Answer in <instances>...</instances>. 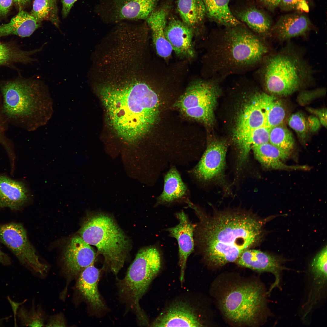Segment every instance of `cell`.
I'll return each instance as SVG.
<instances>
[{
    "instance_id": "cb8c5ba5",
    "label": "cell",
    "mask_w": 327,
    "mask_h": 327,
    "mask_svg": "<svg viewBox=\"0 0 327 327\" xmlns=\"http://www.w3.org/2000/svg\"><path fill=\"white\" fill-rule=\"evenodd\" d=\"M254 155L256 159L264 167L274 170H306L305 166H290L285 164L283 161L287 159L289 154L283 152L269 142L253 146Z\"/></svg>"
},
{
    "instance_id": "8992f818",
    "label": "cell",
    "mask_w": 327,
    "mask_h": 327,
    "mask_svg": "<svg viewBox=\"0 0 327 327\" xmlns=\"http://www.w3.org/2000/svg\"><path fill=\"white\" fill-rule=\"evenodd\" d=\"M213 45V70L235 71L249 68L263 61L269 54L265 39L241 24L226 27Z\"/></svg>"
},
{
    "instance_id": "4fadbf2b",
    "label": "cell",
    "mask_w": 327,
    "mask_h": 327,
    "mask_svg": "<svg viewBox=\"0 0 327 327\" xmlns=\"http://www.w3.org/2000/svg\"><path fill=\"white\" fill-rule=\"evenodd\" d=\"M254 97L238 117L233 133L236 144L252 131L266 124L267 113L274 96L262 93Z\"/></svg>"
},
{
    "instance_id": "d6a6232c",
    "label": "cell",
    "mask_w": 327,
    "mask_h": 327,
    "mask_svg": "<svg viewBox=\"0 0 327 327\" xmlns=\"http://www.w3.org/2000/svg\"><path fill=\"white\" fill-rule=\"evenodd\" d=\"M269 142L281 150L290 154L294 146V140L289 130L282 124L271 128Z\"/></svg>"
},
{
    "instance_id": "ba28073f",
    "label": "cell",
    "mask_w": 327,
    "mask_h": 327,
    "mask_svg": "<svg viewBox=\"0 0 327 327\" xmlns=\"http://www.w3.org/2000/svg\"><path fill=\"white\" fill-rule=\"evenodd\" d=\"M162 263V253L157 246L143 248L119 283L121 295L134 311L140 324L147 323L149 319L140 306V301L159 273Z\"/></svg>"
},
{
    "instance_id": "ffe728a7",
    "label": "cell",
    "mask_w": 327,
    "mask_h": 327,
    "mask_svg": "<svg viewBox=\"0 0 327 327\" xmlns=\"http://www.w3.org/2000/svg\"><path fill=\"white\" fill-rule=\"evenodd\" d=\"M165 35L175 52L182 56L194 55L192 44V28L177 18H171L167 24Z\"/></svg>"
},
{
    "instance_id": "ac0fdd59",
    "label": "cell",
    "mask_w": 327,
    "mask_h": 327,
    "mask_svg": "<svg viewBox=\"0 0 327 327\" xmlns=\"http://www.w3.org/2000/svg\"><path fill=\"white\" fill-rule=\"evenodd\" d=\"M312 27L309 18L302 13L286 14L273 25L271 37L281 43L288 42L295 38L306 37Z\"/></svg>"
},
{
    "instance_id": "603a6c76",
    "label": "cell",
    "mask_w": 327,
    "mask_h": 327,
    "mask_svg": "<svg viewBox=\"0 0 327 327\" xmlns=\"http://www.w3.org/2000/svg\"><path fill=\"white\" fill-rule=\"evenodd\" d=\"M92 264L83 270L79 275L76 286L80 293L94 310L104 309L105 305L98 289L100 271Z\"/></svg>"
},
{
    "instance_id": "d6986e66",
    "label": "cell",
    "mask_w": 327,
    "mask_h": 327,
    "mask_svg": "<svg viewBox=\"0 0 327 327\" xmlns=\"http://www.w3.org/2000/svg\"><path fill=\"white\" fill-rule=\"evenodd\" d=\"M160 0H113L108 9L110 19H146Z\"/></svg>"
},
{
    "instance_id": "7402d4cb",
    "label": "cell",
    "mask_w": 327,
    "mask_h": 327,
    "mask_svg": "<svg viewBox=\"0 0 327 327\" xmlns=\"http://www.w3.org/2000/svg\"><path fill=\"white\" fill-rule=\"evenodd\" d=\"M170 7L169 5L167 4L155 8L146 19L152 31L153 41L157 52L163 58L169 57L173 50L165 35V29Z\"/></svg>"
},
{
    "instance_id": "2e32d148",
    "label": "cell",
    "mask_w": 327,
    "mask_h": 327,
    "mask_svg": "<svg viewBox=\"0 0 327 327\" xmlns=\"http://www.w3.org/2000/svg\"><path fill=\"white\" fill-rule=\"evenodd\" d=\"M96 254L93 249L79 236L72 238L63 256L65 272L70 279L77 277L84 269L94 263Z\"/></svg>"
},
{
    "instance_id": "f6af8a7d",
    "label": "cell",
    "mask_w": 327,
    "mask_h": 327,
    "mask_svg": "<svg viewBox=\"0 0 327 327\" xmlns=\"http://www.w3.org/2000/svg\"><path fill=\"white\" fill-rule=\"evenodd\" d=\"M10 262L9 257L0 249V263L5 265H8Z\"/></svg>"
},
{
    "instance_id": "8fae6325",
    "label": "cell",
    "mask_w": 327,
    "mask_h": 327,
    "mask_svg": "<svg viewBox=\"0 0 327 327\" xmlns=\"http://www.w3.org/2000/svg\"><path fill=\"white\" fill-rule=\"evenodd\" d=\"M0 241L11 250L22 264L41 274L46 271L47 266L40 261L21 224L11 223L0 224Z\"/></svg>"
},
{
    "instance_id": "6da1fadb",
    "label": "cell",
    "mask_w": 327,
    "mask_h": 327,
    "mask_svg": "<svg viewBox=\"0 0 327 327\" xmlns=\"http://www.w3.org/2000/svg\"><path fill=\"white\" fill-rule=\"evenodd\" d=\"M198 219L194 231V249L213 271L235 263L241 254L259 242L262 221L249 211L226 210L208 213L190 201Z\"/></svg>"
},
{
    "instance_id": "f1b7e54d",
    "label": "cell",
    "mask_w": 327,
    "mask_h": 327,
    "mask_svg": "<svg viewBox=\"0 0 327 327\" xmlns=\"http://www.w3.org/2000/svg\"><path fill=\"white\" fill-rule=\"evenodd\" d=\"M186 190L178 171L172 168L165 177L163 191L158 198L157 204L170 203L181 198L185 195Z\"/></svg>"
},
{
    "instance_id": "60d3db41",
    "label": "cell",
    "mask_w": 327,
    "mask_h": 327,
    "mask_svg": "<svg viewBox=\"0 0 327 327\" xmlns=\"http://www.w3.org/2000/svg\"><path fill=\"white\" fill-rule=\"evenodd\" d=\"M65 325L63 317L61 315H58L51 318L46 326H65Z\"/></svg>"
},
{
    "instance_id": "b9f144b4",
    "label": "cell",
    "mask_w": 327,
    "mask_h": 327,
    "mask_svg": "<svg viewBox=\"0 0 327 327\" xmlns=\"http://www.w3.org/2000/svg\"><path fill=\"white\" fill-rule=\"evenodd\" d=\"M12 0H0V16L6 15L9 11Z\"/></svg>"
},
{
    "instance_id": "4316f807",
    "label": "cell",
    "mask_w": 327,
    "mask_h": 327,
    "mask_svg": "<svg viewBox=\"0 0 327 327\" xmlns=\"http://www.w3.org/2000/svg\"><path fill=\"white\" fill-rule=\"evenodd\" d=\"M206 15L212 21L226 27L236 26L241 23L231 11L230 0H203Z\"/></svg>"
},
{
    "instance_id": "1f68e13d",
    "label": "cell",
    "mask_w": 327,
    "mask_h": 327,
    "mask_svg": "<svg viewBox=\"0 0 327 327\" xmlns=\"http://www.w3.org/2000/svg\"><path fill=\"white\" fill-rule=\"evenodd\" d=\"M55 0H35L31 15L39 23L49 20L58 25Z\"/></svg>"
},
{
    "instance_id": "7bdbcfd3",
    "label": "cell",
    "mask_w": 327,
    "mask_h": 327,
    "mask_svg": "<svg viewBox=\"0 0 327 327\" xmlns=\"http://www.w3.org/2000/svg\"><path fill=\"white\" fill-rule=\"evenodd\" d=\"M269 10L273 11L279 6L281 0H259Z\"/></svg>"
},
{
    "instance_id": "836d02e7",
    "label": "cell",
    "mask_w": 327,
    "mask_h": 327,
    "mask_svg": "<svg viewBox=\"0 0 327 327\" xmlns=\"http://www.w3.org/2000/svg\"><path fill=\"white\" fill-rule=\"evenodd\" d=\"M286 114L282 103L274 97L267 113L266 124L270 128L282 124Z\"/></svg>"
},
{
    "instance_id": "52a82bcc",
    "label": "cell",
    "mask_w": 327,
    "mask_h": 327,
    "mask_svg": "<svg viewBox=\"0 0 327 327\" xmlns=\"http://www.w3.org/2000/svg\"><path fill=\"white\" fill-rule=\"evenodd\" d=\"M79 233L84 241L95 246L104 257L105 268L117 274L126 260L130 243L114 219L104 214L93 215L83 224Z\"/></svg>"
},
{
    "instance_id": "7a4b0ae2",
    "label": "cell",
    "mask_w": 327,
    "mask_h": 327,
    "mask_svg": "<svg viewBox=\"0 0 327 327\" xmlns=\"http://www.w3.org/2000/svg\"><path fill=\"white\" fill-rule=\"evenodd\" d=\"M264 284L255 276L226 271L213 280L209 293L224 321L235 327H258L271 315Z\"/></svg>"
},
{
    "instance_id": "9c48e42d",
    "label": "cell",
    "mask_w": 327,
    "mask_h": 327,
    "mask_svg": "<svg viewBox=\"0 0 327 327\" xmlns=\"http://www.w3.org/2000/svg\"><path fill=\"white\" fill-rule=\"evenodd\" d=\"M206 298L186 296L176 298L165 306L150 326H218L211 299Z\"/></svg>"
},
{
    "instance_id": "3957f363",
    "label": "cell",
    "mask_w": 327,
    "mask_h": 327,
    "mask_svg": "<svg viewBox=\"0 0 327 327\" xmlns=\"http://www.w3.org/2000/svg\"><path fill=\"white\" fill-rule=\"evenodd\" d=\"M133 80L99 89L111 125L118 136L128 141L145 135L157 121L159 114L157 94L145 83Z\"/></svg>"
},
{
    "instance_id": "5b68a950",
    "label": "cell",
    "mask_w": 327,
    "mask_h": 327,
    "mask_svg": "<svg viewBox=\"0 0 327 327\" xmlns=\"http://www.w3.org/2000/svg\"><path fill=\"white\" fill-rule=\"evenodd\" d=\"M264 59L261 78L271 95H290L313 80L312 68L303 54L291 43Z\"/></svg>"
},
{
    "instance_id": "277c9868",
    "label": "cell",
    "mask_w": 327,
    "mask_h": 327,
    "mask_svg": "<svg viewBox=\"0 0 327 327\" xmlns=\"http://www.w3.org/2000/svg\"><path fill=\"white\" fill-rule=\"evenodd\" d=\"M2 111L9 124L28 131L45 125L53 114V101L40 80L18 78L0 82Z\"/></svg>"
},
{
    "instance_id": "f35d334b",
    "label": "cell",
    "mask_w": 327,
    "mask_h": 327,
    "mask_svg": "<svg viewBox=\"0 0 327 327\" xmlns=\"http://www.w3.org/2000/svg\"><path fill=\"white\" fill-rule=\"evenodd\" d=\"M309 111L315 114L323 126L326 127L327 126V111L326 109H315L309 108Z\"/></svg>"
},
{
    "instance_id": "8d00e7d4",
    "label": "cell",
    "mask_w": 327,
    "mask_h": 327,
    "mask_svg": "<svg viewBox=\"0 0 327 327\" xmlns=\"http://www.w3.org/2000/svg\"><path fill=\"white\" fill-rule=\"evenodd\" d=\"M288 123L302 142L305 141L308 128L307 121L303 115L300 112L292 114L289 118Z\"/></svg>"
},
{
    "instance_id": "d590c367",
    "label": "cell",
    "mask_w": 327,
    "mask_h": 327,
    "mask_svg": "<svg viewBox=\"0 0 327 327\" xmlns=\"http://www.w3.org/2000/svg\"><path fill=\"white\" fill-rule=\"evenodd\" d=\"M8 125L3 112L2 98L0 92V144L4 148L8 156H12L15 153L13 145L12 140L5 134Z\"/></svg>"
},
{
    "instance_id": "d4e9b609",
    "label": "cell",
    "mask_w": 327,
    "mask_h": 327,
    "mask_svg": "<svg viewBox=\"0 0 327 327\" xmlns=\"http://www.w3.org/2000/svg\"><path fill=\"white\" fill-rule=\"evenodd\" d=\"M236 14V18L244 22L257 35L264 39L272 37V21L264 11L252 6L237 12Z\"/></svg>"
},
{
    "instance_id": "ab89813d",
    "label": "cell",
    "mask_w": 327,
    "mask_h": 327,
    "mask_svg": "<svg viewBox=\"0 0 327 327\" xmlns=\"http://www.w3.org/2000/svg\"><path fill=\"white\" fill-rule=\"evenodd\" d=\"M307 123L308 130L313 132L319 130L321 124L319 119L316 117L312 115L308 117Z\"/></svg>"
},
{
    "instance_id": "484cf974",
    "label": "cell",
    "mask_w": 327,
    "mask_h": 327,
    "mask_svg": "<svg viewBox=\"0 0 327 327\" xmlns=\"http://www.w3.org/2000/svg\"><path fill=\"white\" fill-rule=\"evenodd\" d=\"M39 26L40 23L31 14L20 8L18 13L9 22L0 25V37L11 35L29 37Z\"/></svg>"
},
{
    "instance_id": "4dcf8cb0",
    "label": "cell",
    "mask_w": 327,
    "mask_h": 327,
    "mask_svg": "<svg viewBox=\"0 0 327 327\" xmlns=\"http://www.w3.org/2000/svg\"><path fill=\"white\" fill-rule=\"evenodd\" d=\"M270 129L265 124L252 131L236 144L239 150V165L246 160L250 150L253 146L269 142Z\"/></svg>"
},
{
    "instance_id": "e0dca14e",
    "label": "cell",
    "mask_w": 327,
    "mask_h": 327,
    "mask_svg": "<svg viewBox=\"0 0 327 327\" xmlns=\"http://www.w3.org/2000/svg\"><path fill=\"white\" fill-rule=\"evenodd\" d=\"M226 150V145L223 141H216L210 144L194 169L196 176L200 179L209 180L219 176L224 168Z\"/></svg>"
},
{
    "instance_id": "30bf717a",
    "label": "cell",
    "mask_w": 327,
    "mask_h": 327,
    "mask_svg": "<svg viewBox=\"0 0 327 327\" xmlns=\"http://www.w3.org/2000/svg\"><path fill=\"white\" fill-rule=\"evenodd\" d=\"M217 92L216 87L211 82H193L180 97L175 106L186 116L210 124L213 121Z\"/></svg>"
},
{
    "instance_id": "7c38bea8",
    "label": "cell",
    "mask_w": 327,
    "mask_h": 327,
    "mask_svg": "<svg viewBox=\"0 0 327 327\" xmlns=\"http://www.w3.org/2000/svg\"><path fill=\"white\" fill-rule=\"evenodd\" d=\"M327 246L317 254L311 262L308 271L309 279L306 301L302 306V318L305 321L325 296L327 289Z\"/></svg>"
},
{
    "instance_id": "bcb514c9",
    "label": "cell",
    "mask_w": 327,
    "mask_h": 327,
    "mask_svg": "<svg viewBox=\"0 0 327 327\" xmlns=\"http://www.w3.org/2000/svg\"><path fill=\"white\" fill-rule=\"evenodd\" d=\"M20 8L28 4L30 0H12Z\"/></svg>"
},
{
    "instance_id": "83f0119b",
    "label": "cell",
    "mask_w": 327,
    "mask_h": 327,
    "mask_svg": "<svg viewBox=\"0 0 327 327\" xmlns=\"http://www.w3.org/2000/svg\"><path fill=\"white\" fill-rule=\"evenodd\" d=\"M177 3L183 22L192 28L203 24L206 15L203 0H177Z\"/></svg>"
},
{
    "instance_id": "5bb4252c",
    "label": "cell",
    "mask_w": 327,
    "mask_h": 327,
    "mask_svg": "<svg viewBox=\"0 0 327 327\" xmlns=\"http://www.w3.org/2000/svg\"><path fill=\"white\" fill-rule=\"evenodd\" d=\"M234 263L240 267L259 273L269 272L272 274L275 280L267 291L269 295L274 288H280L281 275L283 270L288 269L284 265L283 261L282 259L252 248L243 252Z\"/></svg>"
},
{
    "instance_id": "f546056e",
    "label": "cell",
    "mask_w": 327,
    "mask_h": 327,
    "mask_svg": "<svg viewBox=\"0 0 327 327\" xmlns=\"http://www.w3.org/2000/svg\"><path fill=\"white\" fill-rule=\"evenodd\" d=\"M43 47L27 51L22 49L16 44L0 41V65L17 63L27 64L35 61L37 60L31 56L40 51Z\"/></svg>"
},
{
    "instance_id": "ee69618b",
    "label": "cell",
    "mask_w": 327,
    "mask_h": 327,
    "mask_svg": "<svg viewBox=\"0 0 327 327\" xmlns=\"http://www.w3.org/2000/svg\"><path fill=\"white\" fill-rule=\"evenodd\" d=\"M77 0H61L62 4V13L66 17L69 13L74 4Z\"/></svg>"
},
{
    "instance_id": "44dd1931",
    "label": "cell",
    "mask_w": 327,
    "mask_h": 327,
    "mask_svg": "<svg viewBox=\"0 0 327 327\" xmlns=\"http://www.w3.org/2000/svg\"><path fill=\"white\" fill-rule=\"evenodd\" d=\"M30 194L24 182L0 173V208L19 210L29 200Z\"/></svg>"
},
{
    "instance_id": "e575fe53",
    "label": "cell",
    "mask_w": 327,
    "mask_h": 327,
    "mask_svg": "<svg viewBox=\"0 0 327 327\" xmlns=\"http://www.w3.org/2000/svg\"><path fill=\"white\" fill-rule=\"evenodd\" d=\"M18 317L21 324L28 326H43L44 321L41 315L38 311L31 309L28 311L21 307L19 310Z\"/></svg>"
},
{
    "instance_id": "9a60e30c",
    "label": "cell",
    "mask_w": 327,
    "mask_h": 327,
    "mask_svg": "<svg viewBox=\"0 0 327 327\" xmlns=\"http://www.w3.org/2000/svg\"><path fill=\"white\" fill-rule=\"evenodd\" d=\"M178 221L176 226L166 230L170 236L175 238L178 246V264L180 268V280L182 284L184 281L185 270L188 258L194 250V231L195 223H192L183 211L175 213Z\"/></svg>"
},
{
    "instance_id": "74e56055",
    "label": "cell",
    "mask_w": 327,
    "mask_h": 327,
    "mask_svg": "<svg viewBox=\"0 0 327 327\" xmlns=\"http://www.w3.org/2000/svg\"><path fill=\"white\" fill-rule=\"evenodd\" d=\"M310 0H281L279 6L284 11H295L300 13L308 12Z\"/></svg>"
}]
</instances>
